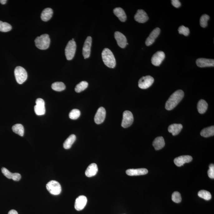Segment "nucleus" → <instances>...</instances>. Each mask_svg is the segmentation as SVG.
<instances>
[{"label": "nucleus", "mask_w": 214, "mask_h": 214, "mask_svg": "<svg viewBox=\"0 0 214 214\" xmlns=\"http://www.w3.org/2000/svg\"><path fill=\"white\" fill-rule=\"evenodd\" d=\"M184 96V92L182 90L176 91L170 96L167 101L165 108L168 110H171L177 106Z\"/></svg>", "instance_id": "obj_1"}, {"label": "nucleus", "mask_w": 214, "mask_h": 214, "mask_svg": "<svg viewBox=\"0 0 214 214\" xmlns=\"http://www.w3.org/2000/svg\"><path fill=\"white\" fill-rule=\"evenodd\" d=\"M103 62L107 67L114 68L116 66V61L114 54L108 48H105L103 50L102 53Z\"/></svg>", "instance_id": "obj_2"}, {"label": "nucleus", "mask_w": 214, "mask_h": 214, "mask_svg": "<svg viewBox=\"0 0 214 214\" xmlns=\"http://www.w3.org/2000/svg\"><path fill=\"white\" fill-rule=\"evenodd\" d=\"M50 42L49 36L46 34L38 36L35 40L36 47L41 50L48 49L50 44Z\"/></svg>", "instance_id": "obj_3"}, {"label": "nucleus", "mask_w": 214, "mask_h": 214, "mask_svg": "<svg viewBox=\"0 0 214 214\" xmlns=\"http://www.w3.org/2000/svg\"><path fill=\"white\" fill-rule=\"evenodd\" d=\"M14 75L16 80L19 84H23L27 80V71L23 67L17 66L14 70Z\"/></svg>", "instance_id": "obj_4"}, {"label": "nucleus", "mask_w": 214, "mask_h": 214, "mask_svg": "<svg viewBox=\"0 0 214 214\" xmlns=\"http://www.w3.org/2000/svg\"><path fill=\"white\" fill-rule=\"evenodd\" d=\"M47 190L53 195H58L61 191V186L60 183L55 181H51L46 185Z\"/></svg>", "instance_id": "obj_5"}, {"label": "nucleus", "mask_w": 214, "mask_h": 214, "mask_svg": "<svg viewBox=\"0 0 214 214\" xmlns=\"http://www.w3.org/2000/svg\"><path fill=\"white\" fill-rule=\"evenodd\" d=\"M76 50L75 42L72 40L69 41L65 48V55L67 60L70 61L73 59L75 55Z\"/></svg>", "instance_id": "obj_6"}, {"label": "nucleus", "mask_w": 214, "mask_h": 214, "mask_svg": "<svg viewBox=\"0 0 214 214\" xmlns=\"http://www.w3.org/2000/svg\"><path fill=\"white\" fill-rule=\"evenodd\" d=\"M134 118L132 113L129 111H124L123 114V118L121 126L124 128H128L132 124Z\"/></svg>", "instance_id": "obj_7"}, {"label": "nucleus", "mask_w": 214, "mask_h": 214, "mask_svg": "<svg viewBox=\"0 0 214 214\" xmlns=\"http://www.w3.org/2000/svg\"><path fill=\"white\" fill-rule=\"evenodd\" d=\"M154 79L150 75L143 77L139 80V86L140 89H145L148 88L154 82Z\"/></svg>", "instance_id": "obj_8"}, {"label": "nucleus", "mask_w": 214, "mask_h": 214, "mask_svg": "<svg viewBox=\"0 0 214 214\" xmlns=\"http://www.w3.org/2000/svg\"><path fill=\"white\" fill-rule=\"evenodd\" d=\"M36 105L34 107V110L36 115H44L46 111L44 100L41 99H38L36 100Z\"/></svg>", "instance_id": "obj_9"}, {"label": "nucleus", "mask_w": 214, "mask_h": 214, "mask_svg": "<svg viewBox=\"0 0 214 214\" xmlns=\"http://www.w3.org/2000/svg\"><path fill=\"white\" fill-rule=\"evenodd\" d=\"M165 57V54L163 51H159L154 54L152 58V63L153 65L158 66H160Z\"/></svg>", "instance_id": "obj_10"}, {"label": "nucleus", "mask_w": 214, "mask_h": 214, "mask_svg": "<svg viewBox=\"0 0 214 214\" xmlns=\"http://www.w3.org/2000/svg\"><path fill=\"white\" fill-rule=\"evenodd\" d=\"M92 42V37L90 36H88L85 41L83 48V55L85 59L89 58L90 56Z\"/></svg>", "instance_id": "obj_11"}, {"label": "nucleus", "mask_w": 214, "mask_h": 214, "mask_svg": "<svg viewBox=\"0 0 214 214\" xmlns=\"http://www.w3.org/2000/svg\"><path fill=\"white\" fill-rule=\"evenodd\" d=\"M106 111L105 108L101 107L98 109L95 117V121L97 124H102L105 121Z\"/></svg>", "instance_id": "obj_12"}, {"label": "nucleus", "mask_w": 214, "mask_h": 214, "mask_svg": "<svg viewBox=\"0 0 214 214\" xmlns=\"http://www.w3.org/2000/svg\"><path fill=\"white\" fill-rule=\"evenodd\" d=\"M87 198L84 196H80L76 199L75 208L76 210L80 211L83 210L85 207L87 203Z\"/></svg>", "instance_id": "obj_13"}, {"label": "nucleus", "mask_w": 214, "mask_h": 214, "mask_svg": "<svg viewBox=\"0 0 214 214\" xmlns=\"http://www.w3.org/2000/svg\"><path fill=\"white\" fill-rule=\"evenodd\" d=\"M192 159V157L190 155H182L175 158L174 162L177 166L181 167L185 163L191 162Z\"/></svg>", "instance_id": "obj_14"}, {"label": "nucleus", "mask_w": 214, "mask_h": 214, "mask_svg": "<svg viewBox=\"0 0 214 214\" xmlns=\"http://www.w3.org/2000/svg\"><path fill=\"white\" fill-rule=\"evenodd\" d=\"M114 36L119 46L121 48H125L127 43L126 36L123 33L119 32H115Z\"/></svg>", "instance_id": "obj_15"}, {"label": "nucleus", "mask_w": 214, "mask_h": 214, "mask_svg": "<svg viewBox=\"0 0 214 214\" xmlns=\"http://www.w3.org/2000/svg\"><path fill=\"white\" fill-rule=\"evenodd\" d=\"M134 19L138 22L144 23L149 19L147 13L143 10H138L134 16Z\"/></svg>", "instance_id": "obj_16"}, {"label": "nucleus", "mask_w": 214, "mask_h": 214, "mask_svg": "<svg viewBox=\"0 0 214 214\" xmlns=\"http://www.w3.org/2000/svg\"><path fill=\"white\" fill-rule=\"evenodd\" d=\"M1 171L4 175L7 178L12 179L13 181H18L21 179V176L18 173H13L5 168H1Z\"/></svg>", "instance_id": "obj_17"}, {"label": "nucleus", "mask_w": 214, "mask_h": 214, "mask_svg": "<svg viewBox=\"0 0 214 214\" xmlns=\"http://www.w3.org/2000/svg\"><path fill=\"white\" fill-rule=\"evenodd\" d=\"M161 30L159 28L157 27L149 35L146 41V46H149L152 45L154 42L155 39L159 36Z\"/></svg>", "instance_id": "obj_18"}, {"label": "nucleus", "mask_w": 214, "mask_h": 214, "mask_svg": "<svg viewBox=\"0 0 214 214\" xmlns=\"http://www.w3.org/2000/svg\"><path fill=\"white\" fill-rule=\"evenodd\" d=\"M196 63L197 66L200 67L214 66V60L213 59L200 58L197 60Z\"/></svg>", "instance_id": "obj_19"}, {"label": "nucleus", "mask_w": 214, "mask_h": 214, "mask_svg": "<svg viewBox=\"0 0 214 214\" xmlns=\"http://www.w3.org/2000/svg\"><path fill=\"white\" fill-rule=\"evenodd\" d=\"M127 175L133 176H139L145 175L148 173V170L145 168H137V169H129L126 171Z\"/></svg>", "instance_id": "obj_20"}, {"label": "nucleus", "mask_w": 214, "mask_h": 214, "mask_svg": "<svg viewBox=\"0 0 214 214\" xmlns=\"http://www.w3.org/2000/svg\"><path fill=\"white\" fill-rule=\"evenodd\" d=\"M98 171L97 165L96 163L90 164L88 167L85 171V175L86 177H91L96 175Z\"/></svg>", "instance_id": "obj_21"}, {"label": "nucleus", "mask_w": 214, "mask_h": 214, "mask_svg": "<svg viewBox=\"0 0 214 214\" xmlns=\"http://www.w3.org/2000/svg\"><path fill=\"white\" fill-rule=\"evenodd\" d=\"M182 128V125L181 124H173L168 127V130L169 133H172L173 136H176L181 132Z\"/></svg>", "instance_id": "obj_22"}, {"label": "nucleus", "mask_w": 214, "mask_h": 214, "mask_svg": "<svg viewBox=\"0 0 214 214\" xmlns=\"http://www.w3.org/2000/svg\"><path fill=\"white\" fill-rule=\"evenodd\" d=\"M165 145V140L162 137H157L154 140L153 143V146L156 150L162 149L164 147Z\"/></svg>", "instance_id": "obj_23"}, {"label": "nucleus", "mask_w": 214, "mask_h": 214, "mask_svg": "<svg viewBox=\"0 0 214 214\" xmlns=\"http://www.w3.org/2000/svg\"><path fill=\"white\" fill-rule=\"evenodd\" d=\"M53 12L52 9L47 8L45 9L41 14V19L42 21L47 22L50 20L52 17Z\"/></svg>", "instance_id": "obj_24"}, {"label": "nucleus", "mask_w": 214, "mask_h": 214, "mask_svg": "<svg viewBox=\"0 0 214 214\" xmlns=\"http://www.w3.org/2000/svg\"><path fill=\"white\" fill-rule=\"evenodd\" d=\"M114 13L119 20L122 22H124L127 20V16L122 8L118 7L114 10Z\"/></svg>", "instance_id": "obj_25"}, {"label": "nucleus", "mask_w": 214, "mask_h": 214, "mask_svg": "<svg viewBox=\"0 0 214 214\" xmlns=\"http://www.w3.org/2000/svg\"><path fill=\"white\" fill-rule=\"evenodd\" d=\"M201 135L204 137H209L214 135V127L212 126L203 129L200 133Z\"/></svg>", "instance_id": "obj_26"}, {"label": "nucleus", "mask_w": 214, "mask_h": 214, "mask_svg": "<svg viewBox=\"0 0 214 214\" xmlns=\"http://www.w3.org/2000/svg\"><path fill=\"white\" fill-rule=\"evenodd\" d=\"M208 104L206 101L201 100L198 102L197 108L199 113L204 114L207 109Z\"/></svg>", "instance_id": "obj_27"}, {"label": "nucleus", "mask_w": 214, "mask_h": 214, "mask_svg": "<svg viewBox=\"0 0 214 214\" xmlns=\"http://www.w3.org/2000/svg\"><path fill=\"white\" fill-rule=\"evenodd\" d=\"M76 137L75 135L71 134L69 136L64 142L63 146L66 149H69L71 148L73 143L75 142Z\"/></svg>", "instance_id": "obj_28"}, {"label": "nucleus", "mask_w": 214, "mask_h": 214, "mask_svg": "<svg viewBox=\"0 0 214 214\" xmlns=\"http://www.w3.org/2000/svg\"><path fill=\"white\" fill-rule=\"evenodd\" d=\"M13 131L19 135L23 137L24 133V129L22 124H15L12 127Z\"/></svg>", "instance_id": "obj_29"}, {"label": "nucleus", "mask_w": 214, "mask_h": 214, "mask_svg": "<svg viewBox=\"0 0 214 214\" xmlns=\"http://www.w3.org/2000/svg\"><path fill=\"white\" fill-rule=\"evenodd\" d=\"M52 88L53 90L56 91L61 92L65 90L66 86L62 82H56L53 83L52 85Z\"/></svg>", "instance_id": "obj_30"}, {"label": "nucleus", "mask_w": 214, "mask_h": 214, "mask_svg": "<svg viewBox=\"0 0 214 214\" xmlns=\"http://www.w3.org/2000/svg\"><path fill=\"white\" fill-rule=\"evenodd\" d=\"M88 86V83L85 81H83L80 82L75 86V91L78 93L83 91L85 89L87 88Z\"/></svg>", "instance_id": "obj_31"}, {"label": "nucleus", "mask_w": 214, "mask_h": 214, "mask_svg": "<svg viewBox=\"0 0 214 214\" xmlns=\"http://www.w3.org/2000/svg\"><path fill=\"white\" fill-rule=\"evenodd\" d=\"M198 196L205 200H209L212 198V196L209 192L205 190H201L198 193Z\"/></svg>", "instance_id": "obj_32"}, {"label": "nucleus", "mask_w": 214, "mask_h": 214, "mask_svg": "<svg viewBox=\"0 0 214 214\" xmlns=\"http://www.w3.org/2000/svg\"><path fill=\"white\" fill-rule=\"evenodd\" d=\"M12 29V26L8 23L0 21V32H8L10 31Z\"/></svg>", "instance_id": "obj_33"}, {"label": "nucleus", "mask_w": 214, "mask_h": 214, "mask_svg": "<svg viewBox=\"0 0 214 214\" xmlns=\"http://www.w3.org/2000/svg\"><path fill=\"white\" fill-rule=\"evenodd\" d=\"M210 18V17L207 14H204L202 15L200 19L201 26L203 28L206 27L207 26V22Z\"/></svg>", "instance_id": "obj_34"}, {"label": "nucleus", "mask_w": 214, "mask_h": 214, "mask_svg": "<svg viewBox=\"0 0 214 214\" xmlns=\"http://www.w3.org/2000/svg\"><path fill=\"white\" fill-rule=\"evenodd\" d=\"M80 111L79 109H73L70 112L69 117L71 119L75 120L77 119L80 117Z\"/></svg>", "instance_id": "obj_35"}, {"label": "nucleus", "mask_w": 214, "mask_h": 214, "mask_svg": "<svg viewBox=\"0 0 214 214\" xmlns=\"http://www.w3.org/2000/svg\"><path fill=\"white\" fill-rule=\"evenodd\" d=\"M172 200L176 203H179L181 202V195L178 192H174L172 196Z\"/></svg>", "instance_id": "obj_36"}, {"label": "nucleus", "mask_w": 214, "mask_h": 214, "mask_svg": "<svg viewBox=\"0 0 214 214\" xmlns=\"http://www.w3.org/2000/svg\"><path fill=\"white\" fill-rule=\"evenodd\" d=\"M179 33L180 34H183L184 36H187L190 33V30L188 27H185V26H180L178 29Z\"/></svg>", "instance_id": "obj_37"}, {"label": "nucleus", "mask_w": 214, "mask_h": 214, "mask_svg": "<svg viewBox=\"0 0 214 214\" xmlns=\"http://www.w3.org/2000/svg\"><path fill=\"white\" fill-rule=\"evenodd\" d=\"M208 175L209 178H214V165L211 164L209 166V169L208 171Z\"/></svg>", "instance_id": "obj_38"}, {"label": "nucleus", "mask_w": 214, "mask_h": 214, "mask_svg": "<svg viewBox=\"0 0 214 214\" xmlns=\"http://www.w3.org/2000/svg\"><path fill=\"white\" fill-rule=\"evenodd\" d=\"M172 5L176 8H178L181 7V3L178 0H172L171 1Z\"/></svg>", "instance_id": "obj_39"}, {"label": "nucleus", "mask_w": 214, "mask_h": 214, "mask_svg": "<svg viewBox=\"0 0 214 214\" xmlns=\"http://www.w3.org/2000/svg\"><path fill=\"white\" fill-rule=\"evenodd\" d=\"M8 214H18V213L15 210H11L8 212Z\"/></svg>", "instance_id": "obj_40"}, {"label": "nucleus", "mask_w": 214, "mask_h": 214, "mask_svg": "<svg viewBox=\"0 0 214 214\" xmlns=\"http://www.w3.org/2000/svg\"><path fill=\"white\" fill-rule=\"evenodd\" d=\"M7 2V0H0V2L2 4H5Z\"/></svg>", "instance_id": "obj_41"}]
</instances>
